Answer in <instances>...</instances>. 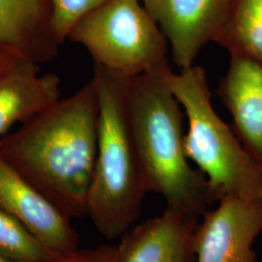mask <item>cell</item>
<instances>
[{"mask_svg": "<svg viewBox=\"0 0 262 262\" xmlns=\"http://www.w3.org/2000/svg\"><path fill=\"white\" fill-rule=\"evenodd\" d=\"M97 139L98 98L92 80L0 137V156L72 220L88 215Z\"/></svg>", "mask_w": 262, "mask_h": 262, "instance_id": "1", "label": "cell"}, {"mask_svg": "<svg viewBox=\"0 0 262 262\" xmlns=\"http://www.w3.org/2000/svg\"><path fill=\"white\" fill-rule=\"evenodd\" d=\"M170 70L130 78L131 129L147 192L200 217L214 202L204 175L186 154L184 116L166 79Z\"/></svg>", "mask_w": 262, "mask_h": 262, "instance_id": "2", "label": "cell"}, {"mask_svg": "<svg viewBox=\"0 0 262 262\" xmlns=\"http://www.w3.org/2000/svg\"><path fill=\"white\" fill-rule=\"evenodd\" d=\"M98 98V139L88 215L107 240L135 225L147 192L128 111L130 78L94 64Z\"/></svg>", "mask_w": 262, "mask_h": 262, "instance_id": "3", "label": "cell"}, {"mask_svg": "<svg viewBox=\"0 0 262 262\" xmlns=\"http://www.w3.org/2000/svg\"><path fill=\"white\" fill-rule=\"evenodd\" d=\"M166 79L187 114V158L204 175L213 202L227 196L261 199L262 171L232 126L215 113L204 69L193 66L179 74L170 70Z\"/></svg>", "mask_w": 262, "mask_h": 262, "instance_id": "4", "label": "cell"}, {"mask_svg": "<svg viewBox=\"0 0 262 262\" xmlns=\"http://www.w3.org/2000/svg\"><path fill=\"white\" fill-rule=\"evenodd\" d=\"M68 40L84 46L94 64L134 78L170 70L167 39L140 0H108L78 19Z\"/></svg>", "mask_w": 262, "mask_h": 262, "instance_id": "5", "label": "cell"}, {"mask_svg": "<svg viewBox=\"0 0 262 262\" xmlns=\"http://www.w3.org/2000/svg\"><path fill=\"white\" fill-rule=\"evenodd\" d=\"M216 203L197 226L196 262H258L253 245L262 234V198L227 196Z\"/></svg>", "mask_w": 262, "mask_h": 262, "instance_id": "6", "label": "cell"}, {"mask_svg": "<svg viewBox=\"0 0 262 262\" xmlns=\"http://www.w3.org/2000/svg\"><path fill=\"white\" fill-rule=\"evenodd\" d=\"M157 21L181 70L191 66L201 49L215 41L232 0H141Z\"/></svg>", "mask_w": 262, "mask_h": 262, "instance_id": "7", "label": "cell"}, {"mask_svg": "<svg viewBox=\"0 0 262 262\" xmlns=\"http://www.w3.org/2000/svg\"><path fill=\"white\" fill-rule=\"evenodd\" d=\"M0 208L15 216L54 254L79 249L71 220L0 156Z\"/></svg>", "mask_w": 262, "mask_h": 262, "instance_id": "8", "label": "cell"}, {"mask_svg": "<svg viewBox=\"0 0 262 262\" xmlns=\"http://www.w3.org/2000/svg\"><path fill=\"white\" fill-rule=\"evenodd\" d=\"M199 219L166 207L160 215L131 226L121 236L116 262H196Z\"/></svg>", "mask_w": 262, "mask_h": 262, "instance_id": "9", "label": "cell"}, {"mask_svg": "<svg viewBox=\"0 0 262 262\" xmlns=\"http://www.w3.org/2000/svg\"><path fill=\"white\" fill-rule=\"evenodd\" d=\"M217 94L232 118L236 136L262 171V62L231 56Z\"/></svg>", "mask_w": 262, "mask_h": 262, "instance_id": "10", "label": "cell"}, {"mask_svg": "<svg viewBox=\"0 0 262 262\" xmlns=\"http://www.w3.org/2000/svg\"><path fill=\"white\" fill-rule=\"evenodd\" d=\"M53 0H0V51L37 64L54 59Z\"/></svg>", "mask_w": 262, "mask_h": 262, "instance_id": "11", "label": "cell"}, {"mask_svg": "<svg viewBox=\"0 0 262 262\" xmlns=\"http://www.w3.org/2000/svg\"><path fill=\"white\" fill-rule=\"evenodd\" d=\"M59 78L40 74L39 64L19 59L0 77V137L18 122H28L59 98Z\"/></svg>", "mask_w": 262, "mask_h": 262, "instance_id": "12", "label": "cell"}, {"mask_svg": "<svg viewBox=\"0 0 262 262\" xmlns=\"http://www.w3.org/2000/svg\"><path fill=\"white\" fill-rule=\"evenodd\" d=\"M216 44L230 56H244L262 62V0H232Z\"/></svg>", "mask_w": 262, "mask_h": 262, "instance_id": "13", "label": "cell"}, {"mask_svg": "<svg viewBox=\"0 0 262 262\" xmlns=\"http://www.w3.org/2000/svg\"><path fill=\"white\" fill-rule=\"evenodd\" d=\"M0 255L13 262H40L55 254L26 225L0 208Z\"/></svg>", "mask_w": 262, "mask_h": 262, "instance_id": "14", "label": "cell"}, {"mask_svg": "<svg viewBox=\"0 0 262 262\" xmlns=\"http://www.w3.org/2000/svg\"><path fill=\"white\" fill-rule=\"evenodd\" d=\"M106 1L108 0H53V29L57 43L63 44L76 21Z\"/></svg>", "mask_w": 262, "mask_h": 262, "instance_id": "15", "label": "cell"}, {"mask_svg": "<svg viewBox=\"0 0 262 262\" xmlns=\"http://www.w3.org/2000/svg\"><path fill=\"white\" fill-rule=\"evenodd\" d=\"M117 246L100 245L94 248L78 249L72 253L55 254L40 262H116Z\"/></svg>", "mask_w": 262, "mask_h": 262, "instance_id": "16", "label": "cell"}, {"mask_svg": "<svg viewBox=\"0 0 262 262\" xmlns=\"http://www.w3.org/2000/svg\"><path fill=\"white\" fill-rule=\"evenodd\" d=\"M19 59L20 58L12 54L0 51V77L4 75Z\"/></svg>", "mask_w": 262, "mask_h": 262, "instance_id": "17", "label": "cell"}, {"mask_svg": "<svg viewBox=\"0 0 262 262\" xmlns=\"http://www.w3.org/2000/svg\"><path fill=\"white\" fill-rule=\"evenodd\" d=\"M0 262H13L9 260V259H7V258H5V257H3L2 255H0Z\"/></svg>", "mask_w": 262, "mask_h": 262, "instance_id": "18", "label": "cell"}]
</instances>
